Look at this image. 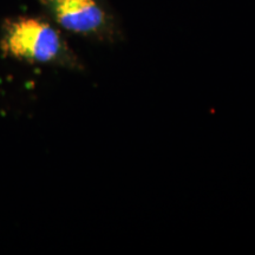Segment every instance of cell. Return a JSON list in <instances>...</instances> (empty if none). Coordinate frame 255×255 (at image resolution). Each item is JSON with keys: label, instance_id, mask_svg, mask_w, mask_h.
<instances>
[{"label": "cell", "instance_id": "6da1fadb", "mask_svg": "<svg viewBox=\"0 0 255 255\" xmlns=\"http://www.w3.org/2000/svg\"><path fill=\"white\" fill-rule=\"evenodd\" d=\"M0 50L5 57L19 62L72 69L79 66L62 34L39 18L18 17L6 21Z\"/></svg>", "mask_w": 255, "mask_h": 255}, {"label": "cell", "instance_id": "7a4b0ae2", "mask_svg": "<svg viewBox=\"0 0 255 255\" xmlns=\"http://www.w3.org/2000/svg\"><path fill=\"white\" fill-rule=\"evenodd\" d=\"M56 21L64 30L96 36L107 27V14L97 0H47Z\"/></svg>", "mask_w": 255, "mask_h": 255}]
</instances>
